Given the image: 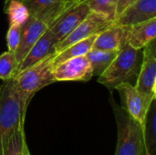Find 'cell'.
Segmentation results:
<instances>
[{
	"label": "cell",
	"instance_id": "cell-1",
	"mask_svg": "<svg viewBox=\"0 0 156 155\" xmlns=\"http://www.w3.org/2000/svg\"><path fill=\"white\" fill-rule=\"evenodd\" d=\"M28 104L17 90L14 78L4 80L0 85V155L11 133L25 125Z\"/></svg>",
	"mask_w": 156,
	"mask_h": 155
},
{
	"label": "cell",
	"instance_id": "cell-2",
	"mask_svg": "<svg viewBox=\"0 0 156 155\" xmlns=\"http://www.w3.org/2000/svg\"><path fill=\"white\" fill-rule=\"evenodd\" d=\"M142 61L143 49L133 48L125 43L110 66L98 77V82L108 88L110 91L116 90L119 85L124 82L133 84L132 81H136L138 77Z\"/></svg>",
	"mask_w": 156,
	"mask_h": 155
},
{
	"label": "cell",
	"instance_id": "cell-3",
	"mask_svg": "<svg viewBox=\"0 0 156 155\" xmlns=\"http://www.w3.org/2000/svg\"><path fill=\"white\" fill-rule=\"evenodd\" d=\"M110 102L117 124V147L114 155H145L144 126L132 118L112 97Z\"/></svg>",
	"mask_w": 156,
	"mask_h": 155
},
{
	"label": "cell",
	"instance_id": "cell-4",
	"mask_svg": "<svg viewBox=\"0 0 156 155\" xmlns=\"http://www.w3.org/2000/svg\"><path fill=\"white\" fill-rule=\"evenodd\" d=\"M72 5L74 4H69L65 1L42 15L29 16L28 20L22 26L21 40L15 52L16 59L18 65L23 60L24 57L27 55L31 47L36 43V41L48 29H49L54 22L61 16V14Z\"/></svg>",
	"mask_w": 156,
	"mask_h": 155
},
{
	"label": "cell",
	"instance_id": "cell-5",
	"mask_svg": "<svg viewBox=\"0 0 156 155\" xmlns=\"http://www.w3.org/2000/svg\"><path fill=\"white\" fill-rule=\"evenodd\" d=\"M53 55L54 53L50 54L14 77L17 90L27 103L38 90L55 82L52 75Z\"/></svg>",
	"mask_w": 156,
	"mask_h": 155
},
{
	"label": "cell",
	"instance_id": "cell-6",
	"mask_svg": "<svg viewBox=\"0 0 156 155\" xmlns=\"http://www.w3.org/2000/svg\"><path fill=\"white\" fill-rule=\"evenodd\" d=\"M134 86L148 103L156 98V39L143 48V61Z\"/></svg>",
	"mask_w": 156,
	"mask_h": 155
},
{
	"label": "cell",
	"instance_id": "cell-7",
	"mask_svg": "<svg viewBox=\"0 0 156 155\" xmlns=\"http://www.w3.org/2000/svg\"><path fill=\"white\" fill-rule=\"evenodd\" d=\"M112 25H113V20L102 14L91 11L71 33L55 46L54 53H58L78 41L99 34Z\"/></svg>",
	"mask_w": 156,
	"mask_h": 155
},
{
	"label": "cell",
	"instance_id": "cell-8",
	"mask_svg": "<svg viewBox=\"0 0 156 155\" xmlns=\"http://www.w3.org/2000/svg\"><path fill=\"white\" fill-rule=\"evenodd\" d=\"M57 81H89L93 77L90 63L87 56H80L56 65L52 69Z\"/></svg>",
	"mask_w": 156,
	"mask_h": 155
},
{
	"label": "cell",
	"instance_id": "cell-9",
	"mask_svg": "<svg viewBox=\"0 0 156 155\" xmlns=\"http://www.w3.org/2000/svg\"><path fill=\"white\" fill-rule=\"evenodd\" d=\"M90 12L91 9L86 2L74 4L65 10L49 28L56 37L58 43L71 33Z\"/></svg>",
	"mask_w": 156,
	"mask_h": 155
},
{
	"label": "cell",
	"instance_id": "cell-10",
	"mask_svg": "<svg viewBox=\"0 0 156 155\" xmlns=\"http://www.w3.org/2000/svg\"><path fill=\"white\" fill-rule=\"evenodd\" d=\"M116 90L120 94L121 107L132 118L139 122L144 126L151 103H148L136 90L135 86L130 82H124L119 85Z\"/></svg>",
	"mask_w": 156,
	"mask_h": 155
},
{
	"label": "cell",
	"instance_id": "cell-11",
	"mask_svg": "<svg viewBox=\"0 0 156 155\" xmlns=\"http://www.w3.org/2000/svg\"><path fill=\"white\" fill-rule=\"evenodd\" d=\"M156 17V0H136L113 21L117 26H133Z\"/></svg>",
	"mask_w": 156,
	"mask_h": 155
},
{
	"label": "cell",
	"instance_id": "cell-12",
	"mask_svg": "<svg viewBox=\"0 0 156 155\" xmlns=\"http://www.w3.org/2000/svg\"><path fill=\"white\" fill-rule=\"evenodd\" d=\"M58 40L52 31L48 29L31 47L17 68V73L35 65L50 54L54 53Z\"/></svg>",
	"mask_w": 156,
	"mask_h": 155
},
{
	"label": "cell",
	"instance_id": "cell-13",
	"mask_svg": "<svg viewBox=\"0 0 156 155\" xmlns=\"http://www.w3.org/2000/svg\"><path fill=\"white\" fill-rule=\"evenodd\" d=\"M129 26L112 25L99 33L95 38L92 48L101 50H120L127 43Z\"/></svg>",
	"mask_w": 156,
	"mask_h": 155
},
{
	"label": "cell",
	"instance_id": "cell-14",
	"mask_svg": "<svg viewBox=\"0 0 156 155\" xmlns=\"http://www.w3.org/2000/svg\"><path fill=\"white\" fill-rule=\"evenodd\" d=\"M156 37V17L129 26L127 43L133 48L143 49Z\"/></svg>",
	"mask_w": 156,
	"mask_h": 155
},
{
	"label": "cell",
	"instance_id": "cell-15",
	"mask_svg": "<svg viewBox=\"0 0 156 155\" xmlns=\"http://www.w3.org/2000/svg\"><path fill=\"white\" fill-rule=\"evenodd\" d=\"M144 145L145 155H156V98L150 104L144 123Z\"/></svg>",
	"mask_w": 156,
	"mask_h": 155
},
{
	"label": "cell",
	"instance_id": "cell-16",
	"mask_svg": "<svg viewBox=\"0 0 156 155\" xmlns=\"http://www.w3.org/2000/svg\"><path fill=\"white\" fill-rule=\"evenodd\" d=\"M97 35L98 34L93 35L88 38L82 39L80 41H78V42L67 47L63 50H61L58 53H54L53 58H52L53 68L56 65H58L65 60H68L69 58L80 57V56H85L92 48L93 43L95 41Z\"/></svg>",
	"mask_w": 156,
	"mask_h": 155
},
{
	"label": "cell",
	"instance_id": "cell-17",
	"mask_svg": "<svg viewBox=\"0 0 156 155\" xmlns=\"http://www.w3.org/2000/svg\"><path fill=\"white\" fill-rule=\"evenodd\" d=\"M119 50H101L91 48L86 56L90 63L92 75L97 77L101 76L115 58Z\"/></svg>",
	"mask_w": 156,
	"mask_h": 155
},
{
	"label": "cell",
	"instance_id": "cell-18",
	"mask_svg": "<svg viewBox=\"0 0 156 155\" xmlns=\"http://www.w3.org/2000/svg\"><path fill=\"white\" fill-rule=\"evenodd\" d=\"M25 125L17 127L6 140L2 155H23L27 145L25 135Z\"/></svg>",
	"mask_w": 156,
	"mask_h": 155
},
{
	"label": "cell",
	"instance_id": "cell-19",
	"mask_svg": "<svg viewBox=\"0 0 156 155\" xmlns=\"http://www.w3.org/2000/svg\"><path fill=\"white\" fill-rule=\"evenodd\" d=\"M4 10L8 15L9 25L23 26L29 18V12L22 1L13 0L4 7Z\"/></svg>",
	"mask_w": 156,
	"mask_h": 155
},
{
	"label": "cell",
	"instance_id": "cell-20",
	"mask_svg": "<svg viewBox=\"0 0 156 155\" xmlns=\"http://www.w3.org/2000/svg\"><path fill=\"white\" fill-rule=\"evenodd\" d=\"M18 64L15 52L5 51L0 55V79L6 80L17 74Z\"/></svg>",
	"mask_w": 156,
	"mask_h": 155
},
{
	"label": "cell",
	"instance_id": "cell-21",
	"mask_svg": "<svg viewBox=\"0 0 156 155\" xmlns=\"http://www.w3.org/2000/svg\"><path fill=\"white\" fill-rule=\"evenodd\" d=\"M119 0H87L86 3L93 12L106 16L114 21Z\"/></svg>",
	"mask_w": 156,
	"mask_h": 155
},
{
	"label": "cell",
	"instance_id": "cell-22",
	"mask_svg": "<svg viewBox=\"0 0 156 155\" xmlns=\"http://www.w3.org/2000/svg\"><path fill=\"white\" fill-rule=\"evenodd\" d=\"M22 2L27 6L29 16H37L65 2V0H22Z\"/></svg>",
	"mask_w": 156,
	"mask_h": 155
},
{
	"label": "cell",
	"instance_id": "cell-23",
	"mask_svg": "<svg viewBox=\"0 0 156 155\" xmlns=\"http://www.w3.org/2000/svg\"><path fill=\"white\" fill-rule=\"evenodd\" d=\"M22 26L17 25H9V28L6 34V43L8 51L16 52L21 40Z\"/></svg>",
	"mask_w": 156,
	"mask_h": 155
},
{
	"label": "cell",
	"instance_id": "cell-24",
	"mask_svg": "<svg viewBox=\"0 0 156 155\" xmlns=\"http://www.w3.org/2000/svg\"><path fill=\"white\" fill-rule=\"evenodd\" d=\"M136 0H119L118 2V6H117V11H116V17L131 4H133ZM115 17V18H116Z\"/></svg>",
	"mask_w": 156,
	"mask_h": 155
},
{
	"label": "cell",
	"instance_id": "cell-25",
	"mask_svg": "<svg viewBox=\"0 0 156 155\" xmlns=\"http://www.w3.org/2000/svg\"><path fill=\"white\" fill-rule=\"evenodd\" d=\"M67 3L69 4H78V3H82V2H86L87 0H65Z\"/></svg>",
	"mask_w": 156,
	"mask_h": 155
},
{
	"label": "cell",
	"instance_id": "cell-26",
	"mask_svg": "<svg viewBox=\"0 0 156 155\" xmlns=\"http://www.w3.org/2000/svg\"><path fill=\"white\" fill-rule=\"evenodd\" d=\"M23 155H31L30 152H29V150H28V148H27V145H26V146H25L24 153H23Z\"/></svg>",
	"mask_w": 156,
	"mask_h": 155
},
{
	"label": "cell",
	"instance_id": "cell-27",
	"mask_svg": "<svg viewBox=\"0 0 156 155\" xmlns=\"http://www.w3.org/2000/svg\"><path fill=\"white\" fill-rule=\"evenodd\" d=\"M11 1H13V0H5V2H4V7H5L9 2H11ZM16 1H22V0H16Z\"/></svg>",
	"mask_w": 156,
	"mask_h": 155
}]
</instances>
